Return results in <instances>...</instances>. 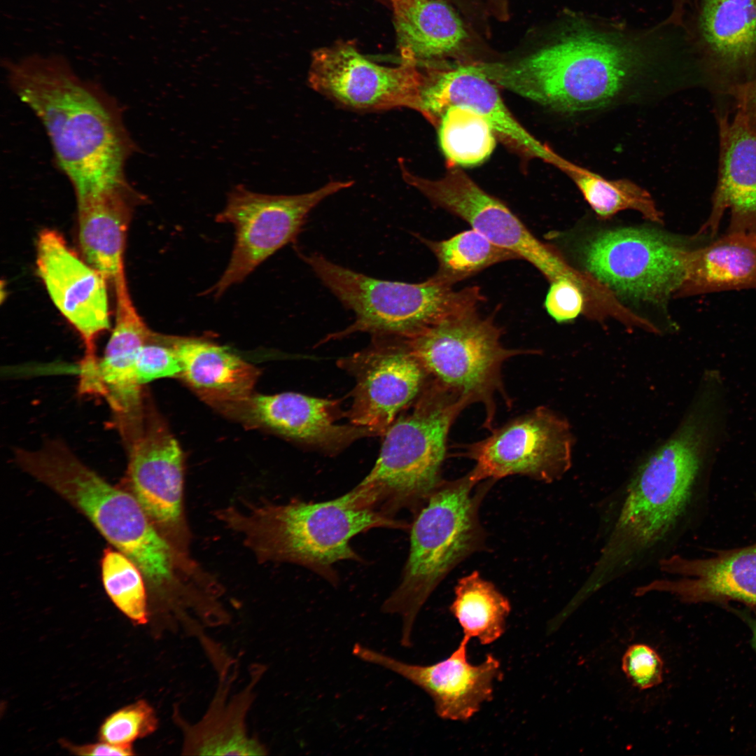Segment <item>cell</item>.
<instances>
[{"label":"cell","mask_w":756,"mask_h":756,"mask_svg":"<svg viewBox=\"0 0 756 756\" xmlns=\"http://www.w3.org/2000/svg\"><path fill=\"white\" fill-rule=\"evenodd\" d=\"M561 171L575 183L586 202L601 218L631 209L654 223L662 221V214L650 193L627 179L609 180L566 160Z\"/></svg>","instance_id":"31"},{"label":"cell","mask_w":756,"mask_h":756,"mask_svg":"<svg viewBox=\"0 0 756 756\" xmlns=\"http://www.w3.org/2000/svg\"><path fill=\"white\" fill-rule=\"evenodd\" d=\"M15 455L22 470L88 517L152 587L175 585L174 550L132 493L109 484L58 440L34 451L18 449Z\"/></svg>","instance_id":"5"},{"label":"cell","mask_w":756,"mask_h":756,"mask_svg":"<svg viewBox=\"0 0 756 756\" xmlns=\"http://www.w3.org/2000/svg\"><path fill=\"white\" fill-rule=\"evenodd\" d=\"M571 448L566 421L540 407L465 445L463 454L475 462L470 472L479 482L522 475L550 483L570 467Z\"/></svg>","instance_id":"13"},{"label":"cell","mask_w":756,"mask_h":756,"mask_svg":"<svg viewBox=\"0 0 756 756\" xmlns=\"http://www.w3.org/2000/svg\"><path fill=\"white\" fill-rule=\"evenodd\" d=\"M446 1H449L451 4H456V6L460 7L461 8H464L465 9V8H468V6H466V3L468 1H465V0H446Z\"/></svg>","instance_id":"41"},{"label":"cell","mask_w":756,"mask_h":756,"mask_svg":"<svg viewBox=\"0 0 756 756\" xmlns=\"http://www.w3.org/2000/svg\"><path fill=\"white\" fill-rule=\"evenodd\" d=\"M469 641L462 638L449 657L430 665L403 662L360 643L352 652L360 660L391 671L423 690L432 699L439 718L467 721L492 699L494 681L502 678L500 663L493 654H486L478 665L468 662Z\"/></svg>","instance_id":"17"},{"label":"cell","mask_w":756,"mask_h":756,"mask_svg":"<svg viewBox=\"0 0 756 756\" xmlns=\"http://www.w3.org/2000/svg\"><path fill=\"white\" fill-rule=\"evenodd\" d=\"M622 669L632 685L640 690L657 687L663 681V660L646 644L635 643L626 649Z\"/></svg>","instance_id":"36"},{"label":"cell","mask_w":756,"mask_h":756,"mask_svg":"<svg viewBox=\"0 0 756 756\" xmlns=\"http://www.w3.org/2000/svg\"><path fill=\"white\" fill-rule=\"evenodd\" d=\"M127 482L155 526L174 538L183 526V455L161 421L150 419L127 448Z\"/></svg>","instance_id":"20"},{"label":"cell","mask_w":756,"mask_h":756,"mask_svg":"<svg viewBox=\"0 0 756 756\" xmlns=\"http://www.w3.org/2000/svg\"><path fill=\"white\" fill-rule=\"evenodd\" d=\"M72 753L79 755H133L132 746H117L102 741L94 744L74 746L66 741L62 743Z\"/></svg>","instance_id":"39"},{"label":"cell","mask_w":756,"mask_h":756,"mask_svg":"<svg viewBox=\"0 0 756 756\" xmlns=\"http://www.w3.org/2000/svg\"><path fill=\"white\" fill-rule=\"evenodd\" d=\"M452 106L469 107L482 115L495 134L524 154L556 166L561 156L540 142L514 118L495 84L475 64L439 69L423 67L418 112L438 125Z\"/></svg>","instance_id":"18"},{"label":"cell","mask_w":756,"mask_h":756,"mask_svg":"<svg viewBox=\"0 0 756 756\" xmlns=\"http://www.w3.org/2000/svg\"><path fill=\"white\" fill-rule=\"evenodd\" d=\"M373 338L369 347L342 358L338 365L356 379L346 414L350 423L384 435L398 414L419 397L429 378L402 338Z\"/></svg>","instance_id":"15"},{"label":"cell","mask_w":756,"mask_h":756,"mask_svg":"<svg viewBox=\"0 0 756 756\" xmlns=\"http://www.w3.org/2000/svg\"><path fill=\"white\" fill-rule=\"evenodd\" d=\"M180 377L207 403L227 413L251 395L258 370L224 346L195 338L172 337Z\"/></svg>","instance_id":"25"},{"label":"cell","mask_w":756,"mask_h":756,"mask_svg":"<svg viewBox=\"0 0 756 756\" xmlns=\"http://www.w3.org/2000/svg\"><path fill=\"white\" fill-rule=\"evenodd\" d=\"M102 578L113 603L138 624L148 622L146 593L143 573L127 556L108 548L102 559Z\"/></svg>","instance_id":"33"},{"label":"cell","mask_w":756,"mask_h":756,"mask_svg":"<svg viewBox=\"0 0 756 756\" xmlns=\"http://www.w3.org/2000/svg\"><path fill=\"white\" fill-rule=\"evenodd\" d=\"M403 180L435 206L467 222L491 242L512 251L538 270L550 282L575 277L562 258L527 228L499 199L454 165L438 179L412 173L399 160Z\"/></svg>","instance_id":"12"},{"label":"cell","mask_w":756,"mask_h":756,"mask_svg":"<svg viewBox=\"0 0 756 756\" xmlns=\"http://www.w3.org/2000/svg\"><path fill=\"white\" fill-rule=\"evenodd\" d=\"M438 126L440 146L450 165L481 163L495 147V132L491 126L482 115L469 107L448 108Z\"/></svg>","instance_id":"32"},{"label":"cell","mask_w":756,"mask_h":756,"mask_svg":"<svg viewBox=\"0 0 756 756\" xmlns=\"http://www.w3.org/2000/svg\"><path fill=\"white\" fill-rule=\"evenodd\" d=\"M752 631L751 644L756 652V616L754 617H744Z\"/></svg>","instance_id":"40"},{"label":"cell","mask_w":756,"mask_h":756,"mask_svg":"<svg viewBox=\"0 0 756 756\" xmlns=\"http://www.w3.org/2000/svg\"><path fill=\"white\" fill-rule=\"evenodd\" d=\"M353 183L331 181L314 191L292 195L255 192L243 185L234 187L216 220L234 227V244L224 272L205 293L219 298L243 281L262 262L296 239L316 206Z\"/></svg>","instance_id":"11"},{"label":"cell","mask_w":756,"mask_h":756,"mask_svg":"<svg viewBox=\"0 0 756 756\" xmlns=\"http://www.w3.org/2000/svg\"><path fill=\"white\" fill-rule=\"evenodd\" d=\"M220 516L264 561L303 566L332 585L340 579L337 564L363 561L351 545L354 537L377 528H410L365 505L352 489L326 501L294 500L247 513L227 510Z\"/></svg>","instance_id":"3"},{"label":"cell","mask_w":756,"mask_h":756,"mask_svg":"<svg viewBox=\"0 0 756 756\" xmlns=\"http://www.w3.org/2000/svg\"><path fill=\"white\" fill-rule=\"evenodd\" d=\"M315 274L349 309L355 321L326 340H336L356 332L373 337L407 338L444 317L485 300L477 286L459 290L433 276L410 284L374 279L335 264L317 253L301 254Z\"/></svg>","instance_id":"8"},{"label":"cell","mask_w":756,"mask_h":756,"mask_svg":"<svg viewBox=\"0 0 756 756\" xmlns=\"http://www.w3.org/2000/svg\"><path fill=\"white\" fill-rule=\"evenodd\" d=\"M481 482L470 471L453 481L442 480L410 525L409 552L400 580L381 608L400 616L403 647H411L417 615L435 589L455 566L483 547L479 508L493 481Z\"/></svg>","instance_id":"6"},{"label":"cell","mask_w":756,"mask_h":756,"mask_svg":"<svg viewBox=\"0 0 756 756\" xmlns=\"http://www.w3.org/2000/svg\"><path fill=\"white\" fill-rule=\"evenodd\" d=\"M422 78L414 61L383 66L348 43L315 50L308 71L315 91L343 108L370 112L402 107L418 111Z\"/></svg>","instance_id":"14"},{"label":"cell","mask_w":756,"mask_h":756,"mask_svg":"<svg viewBox=\"0 0 756 756\" xmlns=\"http://www.w3.org/2000/svg\"><path fill=\"white\" fill-rule=\"evenodd\" d=\"M225 685L218 690L202 720L184 724L183 754L209 755H259L265 747L246 732V716L252 702V689H246L227 701Z\"/></svg>","instance_id":"28"},{"label":"cell","mask_w":756,"mask_h":756,"mask_svg":"<svg viewBox=\"0 0 756 756\" xmlns=\"http://www.w3.org/2000/svg\"><path fill=\"white\" fill-rule=\"evenodd\" d=\"M135 372L141 386L160 378L180 377L181 367L172 344V337L155 333L140 349Z\"/></svg>","instance_id":"35"},{"label":"cell","mask_w":756,"mask_h":756,"mask_svg":"<svg viewBox=\"0 0 756 756\" xmlns=\"http://www.w3.org/2000/svg\"><path fill=\"white\" fill-rule=\"evenodd\" d=\"M76 198L83 253L89 265L113 281L125 270L132 207L144 197L123 177L78 194Z\"/></svg>","instance_id":"24"},{"label":"cell","mask_w":756,"mask_h":756,"mask_svg":"<svg viewBox=\"0 0 756 756\" xmlns=\"http://www.w3.org/2000/svg\"><path fill=\"white\" fill-rule=\"evenodd\" d=\"M402 59L419 65L455 55L467 43L462 20L446 0H389Z\"/></svg>","instance_id":"26"},{"label":"cell","mask_w":756,"mask_h":756,"mask_svg":"<svg viewBox=\"0 0 756 756\" xmlns=\"http://www.w3.org/2000/svg\"><path fill=\"white\" fill-rule=\"evenodd\" d=\"M718 178L710 216L699 233L715 237L727 211V232H756V129L734 111L720 114Z\"/></svg>","instance_id":"22"},{"label":"cell","mask_w":756,"mask_h":756,"mask_svg":"<svg viewBox=\"0 0 756 756\" xmlns=\"http://www.w3.org/2000/svg\"><path fill=\"white\" fill-rule=\"evenodd\" d=\"M11 89L43 125L76 195L125 177L136 150L117 102L59 55L5 60Z\"/></svg>","instance_id":"2"},{"label":"cell","mask_w":756,"mask_h":756,"mask_svg":"<svg viewBox=\"0 0 756 756\" xmlns=\"http://www.w3.org/2000/svg\"><path fill=\"white\" fill-rule=\"evenodd\" d=\"M36 269L52 302L84 342L80 363L96 362L95 341L109 328L106 279L84 262L57 231L50 229L38 235Z\"/></svg>","instance_id":"16"},{"label":"cell","mask_w":756,"mask_h":756,"mask_svg":"<svg viewBox=\"0 0 756 756\" xmlns=\"http://www.w3.org/2000/svg\"><path fill=\"white\" fill-rule=\"evenodd\" d=\"M298 442L336 453L355 440L377 435L354 424H336L338 402L298 393L252 394L232 414Z\"/></svg>","instance_id":"21"},{"label":"cell","mask_w":756,"mask_h":756,"mask_svg":"<svg viewBox=\"0 0 756 756\" xmlns=\"http://www.w3.org/2000/svg\"><path fill=\"white\" fill-rule=\"evenodd\" d=\"M710 422L706 411L699 413L633 473L619 494L598 556L577 591L580 598L668 555L694 500Z\"/></svg>","instance_id":"1"},{"label":"cell","mask_w":756,"mask_h":756,"mask_svg":"<svg viewBox=\"0 0 756 756\" xmlns=\"http://www.w3.org/2000/svg\"><path fill=\"white\" fill-rule=\"evenodd\" d=\"M734 111L756 129V74L732 97Z\"/></svg>","instance_id":"38"},{"label":"cell","mask_w":756,"mask_h":756,"mask_svg":"<svg viewBox=\"0 0 756 756\" xmlns=\"http://www.w3.org/2000/svg\"><path fill=\"white\" fill-rule=\"evenodd\" d=\"M410 407L384 434L373 468L354 488L368 506L393 519L403 510L416 512L442 482L448 434L465 406L428 381Z\"/></svg>","instance_id":"7"},{"label":"cell","mask_w":756,"mask_h":756,"mask_svg":"<svg viewBox=\"0 0 756 756\" xmlns=\"http://www.w3.org/2000/svg\"><path fill=\"white\" fill-rule=\"evenodd\" d=\"M694 248L660 232L626 227L598 232L578 255L584 270L615 293L659 302L680 290Z\"/></svg>","instance_id":"10"},{"label":"cell","mask_w":756,"mask_h":756,"mask_svg":"<svg viewBox=\"0 0 756 756\" xmlns=\"http://www.w3.org/2000/svg\"><path fill=\"white\" fill-rule=\"evenodd\" d=\"M584 304V298L577 281L561 279L550 282L544 306L556 322L574 320L582 312Z\"/></svg>","instance_id":"37"},{"label":"cell","mask_w":756,"mask_h":756,"mask_svg":"<svg viewBox=\"0 0 756 756\" xmlns=\"http://www.w3.org/2000/svg\"><path fill=\"white\" fill-rule=\"evenodd\" d=\"M454 594L449 610L462 629L463 638L489 645L503 636L511 606L492 582L475 570L458 580Z\"/></svg>","instance_id":"29"},{"label":"cell","mask_w":756,"mask_h":756,"mask_svg":"<svg viewBox=\"0 0 756 756\" xmlns=\"http://www.w3.org/2000/svg\"><path fill=\"white\" fill-rule=\"evenodd\" d=\"M699 22L712 86L732 97L756 74V0H703Z\"/></svg>","instance_id":"23"},{"label":"cell","mask_w":756,"mask_h":756,"mask_svg":"<svg viewBox=\"0 0 756 756\" xmlns=\"http://www.w3.org/2000/svg\"><path fill=\"white\" fill-rule=\"evenodd\" d=\"M502 329L492 316H482L478 307L452 313L420 332L402 338L426 370L429 380L456 396L465 407L481 403L484 426L490 428L495 397H505L501 369L508 358L533 351L507 349Z\"/></svg>","instance_id":"9"},{"label":"cell","mask_w":756,"mask_h":756,"mask_svg":"<svg viewBox=\"0 0 756 756\" xmlns=\"http://www.w3.org/2000/svg\"><path fill=\"white\" fill-rule=\"evenodd\" d=\"M657 566L662 572L677 578L641 584L635 589V596L661 592L685 603L738 601L756 608V542L717 551L705 559L668 555Z\"/></svg>","instance_id":"19"},{"label":"cell","mask_w":756,"mask_h":756,"mask_svg":"<svg viewBox=\"0 0 756 756\" xmlns=\"http://www.w3.org/2000/svg\"><path fill=\"white\" fill-rule=\"evenodd\" d=\"M416 237L437 258L438 268L433 276L449 286L495 264L520 259L473 229L440 241Z\"/></svg>","instance_id":"30"},{"label":"cell","mask_w":756,"mask_h":756,"mask_svg":"<svg viewBox=\"0 0 756 756\" xmlns=\"http://www.w3.org/2000/svg\"><path fill=\"white\" fill-rule=\"evenodd\" d=\"M158 723L153 708L146 701H138L107 718L101 726L99 738L117 746H132L135 740L153 733Z\"/></svg>","instance_id":"34"},{"label":"cell","mask_w":756,"mask_h":756,"mask_svg":"<svg viewBox=\"0 0 756 756\" xmlns=\"http://www.w3.org/2000/svg\"><path fill=\"white\" fill-rule=\"evenodd\" d=\"M639 60L606 37L577 31L514 62H477L491 82L554 111L578 113L613 103Z\"/></svg>","instance_id":"4"},{"label":"cell","mask_w":756,"mask_h":756,"mask_svg":"<svg viewBox=\"0 0 756 756\" xmlns=\"http://www.w3.org/2000/svg\"><path fill=\"white\" fill-rule=\"evenodd\" d=\"M756 288V232H727L694 248L680 292Z\"/></svg>","instance_id":"27"}]
</instances>
